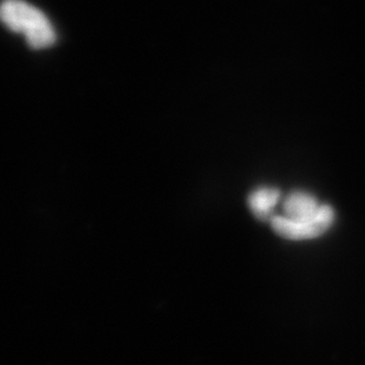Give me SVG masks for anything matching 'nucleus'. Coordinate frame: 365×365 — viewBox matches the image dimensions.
<instances>
[{
	"mask_svg": "<svg viewBox=\"0 0 365 365\" xmlns=\"http://www.w3.org/2000/svg\"><path fill=\"white\" fill-rule=\"evenodd\" d=\"M0 17L9 30L25 36L30 48H45L56 43L57 35L51 21L39 9L24 0H4Z\"/></svg>",
	"mask_w": 365,
	"mask_h": 365,
	"instance_id": "obj_1",
	"label": "nucleus"
},
{
	"mask_svg": "<svg viewBox=\"0 0 365 365\" xmlns=\"http://www.w3.org/2000/svg\"><path fill=\"white\" fill-rule=\"evenodd\" d=\"M334 210L325 205L319 217L314 220L293 221L286 217H273L271 219L273 231L287 240H309L324 235L334 225Z\"/></svg>",
	"mask_w": 365,
	"mask_h": 365,
	"instance_id": "obj_2",
	"label": "nucleus"
},
{
	"mask_svg": "<svg viewBox=\"0 0 365 365\" xmlns=\"http://www.w3.org/2000/svg\"><path fill=\"white\" fill-rule=\"evenodd\" d=\"M325 205L318 202L316 197L304 190H294L284 201L285 217L293 221L314 220L321 215Z\"/></svg>",
	"mask_w": 365,
	"mask_h": 365,
	"instance_id": "obj_3",
	"label": "nucleus"
},
{
	"mask_svg": "<svg viewBox=\"0 0 365 365\" xmlns=\"http://www.w3.org/2000/svg\"><path fill=\"white\" fill-rule=\"evenodd\" d=\"M280 199V190L274 187H260L248 195L247 203L252 213L259 220H271L273 210Z\"/></svg>",
	"mask_w": 365,
	"mask_h": 365,
	"instance_id": "obj_4",
	"label": "nucleus"
}]
</instances>
